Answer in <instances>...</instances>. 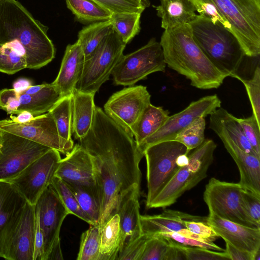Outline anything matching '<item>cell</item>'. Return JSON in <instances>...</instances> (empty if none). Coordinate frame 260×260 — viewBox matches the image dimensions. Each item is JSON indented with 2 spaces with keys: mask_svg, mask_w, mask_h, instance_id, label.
<instances>
[{
  "mask_svg": "<svg viewBox=\"0 0 260 260\" xmlns=\"http://www.w3.org/2000/svg\"><path fill=\"white\" fill-rule=\"evenodd\" d=\"M0 130L7 132L67 154L51 114L36 116L29 122L19 123L11 119L0 120Z\"/></svg>",
  "mask_w": 260,
  "mask_h": 260,
  "instance_id": "obj_17",
  "label": "cell"
},
{
  "mask_svg": "<svg viewBox=\"0 0 260 260\" xmlns=\"http://www.w3.org/2000/svg\"><path fill=\"white\" fill-rule=\"evenodd\" d=\"M243 133L255 152L260 155V124L252 114L247 118H237Z\"/></svg>",
  "mask_w": 260,
  "mask_h": 260,
  "instance_id": "obj_44",
  "label": "cell"
},
{
  "mask_svg": "<svg viewBox=\"0 0 260 260\" xmlns=\"http://www.w3.org/2000/svg\"><path fill=\"white\" fill-rule=\"evenodd\" d=\"M55 176L66 183L95 187L91 157L79 144L61 159Z\"/></svg>",
  "mask_w": 260,
  "mask_h": 260,
  "instance_id": "obj_19",
  "label": "cell"
},
{
  "mask_svg": "<svg viewBox=\"0 0 260 260\" xmlns=\"http://www.w3.org/2000/svg\"><path fill=\"white\" fill-rule=\"evenodd\" d=\"M231 77L237 78L244 85L252 109L253 114L260 124V69L258 66L253 76L249 79H245L237 73Z\"/></svg>",
  "mask_w": 260,
  "mask_h": 260,
  "instance_id": "obj_41",
  "label": "cell"
},
{
  "mask_svg": "<svg viewBox=\"0 0 260 260\" xmlns=\"http://www.w3.org/2000/svg\"><path fill=\"white\" fill-rule=\"evenodd\" d=\"M189 152L183 144L175 140L159 142L145 150L148 188L146 207L180 168L176 164L177 157Z\"/></svg>",
  "mask_w": 260,
  "mask_h": 260,
  "instance_id": "obj_8",
  "label": "cell"
},
{
  "mask_svg": "<svg viewBox=\"0 0 260 260\" xmlns=\"http://www.w3.org/2000/svg\"><path fill=\"white\" fill-rule=\"evenodd\" d=\"M51 185L69 213L73 214L89 223L88 218L82 210L74 194L66 182L55 176Z\"/></svg>",
  "mask_w": 260,
  "mask_h": 260,
  "instance_id": "obj_39",
  "label": "cell"
},
{
  "mask_svg": "<svg viewBox=\"0 0 260 260\" xmlns=\"http://www.w3.org/2000/svg\"><path fill=\"white\" fill-rule=\"evenodd\" d=\"M44 241V260L51 250L60 245L59 233L69 212L50 184L42 192L35 205Z\"/></svg>",
  "mask_w": 260,
  "mask_h": 260,
  "instance_id": "obj_16",
  "label": "cell"
},
{
  "mask_svg": "<svg viewBox=\"0 0 260 260\" xmlns=\"http://www.w3.org/2000/svg\"><path fill=\"white\" fill-rule=\"evenodd\" d=\"M145 5L146 7L148 6L149 5V3L148 0H143Z\"/></svg>",
  "mask_w": 260,
  "mask_h": 260,
  "instance_id": "obj_57",
  "label": "cell"
},
{
  "mask_svg": "<svg viewBox=\"0 0 260 260\" xmlns=\"http://www.w3.org/2000/svg\"><path fill=\"white\" fill-rule=\"evenodd\" d=\"M141 15L139 12L112 14V27L126 45L139 32Z\"/></svg>",
  "mask_w": 260,
  "mask_h": 260,
  "instance_id": "obj_35",
  "label": "cell"
},
{
  "mask_svg": "<svg viewBox=\"0 0 260 260\" xmlns=\"http://www.w3.org/2000/svg\"><path fill=\"white\" fill-rule=\"evenodd\" d=\"M35 232V205L26 202L1 234L0 257L8 260H32Z\"/></svg>",
  "mask_w": 260,
  "mask_h": 260,
  "instance_id": "obj_10",
  "label": "cell"
},
{
  "mask_svg": "<svg viewBox=\"0 0 260 260\" xmlns=\"http://www.w3.org/2000/svg\"><path fill=\"white\" fill-rule=\"evenodd\" d=\"M140 188H135L121 200L115 213L119 218L120 242L119 253L142 234L139 196ZM118 253V254H119Z\"/></svg>",
  "mask_w": 260,
  "mask_h": 260,
  "instance_id": "obj_21",
  "label": "cell"
},
{
  "mask_svg": "<svg viewBox=\"0 0 260 260\" xmlns=\"http://www.w3.org/2000/svg\"><path fill=\"white\" fill-rule=\"evenodd\" d=\"M225 251L230 259L232 260H253L252 254L241 250L228 243H225Z\"/></svg>",
  "mask_w": 260,
  "mask_h": 260,
  "instance_id": "obj_51",
  "label": "cell"
},
{
  "mask_svg": "<svg viewBox=\"0 0 260 260\" xmlns=\"http://www.w3.org/2000/svg\"><path fill=\"white\" fill-rule=\"evenodd\" d=\"M185 224L186 229L206 240L213 242L219 238L214 230L204 222L186 221Z\"/></svg>",
  "mask_w": 260,
  "mask_h": 260,
  "instance_id": "obj_48",
  "label": "cell"
},
{
  "mask_svg": "<svg viewBox=\"0 0 260 260\" xmlns=\"http://www.w3.org/2000/svg\"><path fill=\"white\" fill-rule=\"evenodd\" d=\"M85 60L82 47L77 41L66 49L57 76L52 84L62 97L70 95L80 78Z\"/></svg>",
  "mask_w": 260,
  "mask_h": 260,
  "instance_id": "obj_23",
  "label": "cell"
},
{
  "mask_svg": "<svg viewBox=\"0 0 260 260\" xmlns=\"http://www.w3.org/2000/svg\"><path fill=\"white\" fill-rule=\"evenodd\" d=\"M239 183L228 182L211 178L205 186L203 200L209 214L246 226L260 229V224L247 214L244 206Z\"/></svg>",
  "mask_w": 260,
  "mask_h": 260,
  "instance_id": "obj_9",
  "label": "cell"
},
{
  "mask_svg": "<svg viewBox=\"0 0 260 260\" xmlns=\"http://www.w3.org/2000/svg\"><path fill=\"white\" fill-rule=\"evenodd\" d=\"M216 144L205 139L198 147L188 154V164L180 168L147 208H165L174 204L185 191L196 186L207 176L213 161Z\"/></svg>",
  "mask_w": 260,
  "mask_h": 260,
  "instance_id": "obj_6",
  "label": "cell"
},
{
  "mask_svg": "<svg viewBox=\"0 0 260 260\" xmlns=\"http://www.w3.org/2000/svg\"><path fill=\"white\" fill-rule=\"evenodd\" d=\"M113 29L110 20L92 23L83 27L78 35L85 58L98 46L103 39Z\"/></svg>",
  "mask_w": 260,
  "mask_h": 260,
  "instance_id": "obj_34",
  "label": "cell"
},
{
  "mask_svg": "<svg viewBox=\"0 0 260 260\" xmlns=\"http://www.w3.org/2000/svg\"><path fill=\"white\" fill-rule=\"evenodd\" d=\"M61 159L58 151L50 149L7 182L27 203L35 205L42 192L51 184Z\"/></svg>",
  "mask_w": 260,
  "mask_h": 260,
  "instance_id": "obj_12",
  "label": "cell"
},
{
  "mask_svg": "<svg viewBox=\"0 0 260 260\" xmlns=\"http://www.w3.org/2000/svg\"><path fill=\"white\" fill-rule=\"evenodd\" d=\"M132 1L135 2L136 3H138L139 4H143L145 5L143 0H131Z\"/></svg>",
  "mask_w": 260,
  "mask_h": 260,
  "instance_id": "obj_56",
  "label": "cell"
},
{
  "mask_svg": "<svg viewBox=\"0 0 260 260\" xmlns=\"http://www.w3.org/2000/svg\"><path fill=\"white\" fill-rule=\"evenodd\" d=\"M62 95L51 83L30 86L24 91L16 93L18 105L16 114L27 111L34 116L49 112L61 98Z\"/></svg>",
  "mask_w": 260,
  "mask_h": 260,
  "instance_id": "obj_22",
  "label": "cell"
},
{
  "mask_svg": "<svg viewBox=\"0 0 260 260\" xmlns=\"http://www.w3.org/2000/svg\"><path fill=\"white\" fill-rule=\"evenodd\" d=\"M207 224L225 243L253 255L260 249V229L246 226L215 215L209 214Z\"/></svg>",
  "mask_w": 260,
  "mask_h": 260,
  "instance_id": "obj_18",
  "label": "cell"
},
{
  "mask_svg": "<svg viewBox=\"0 0 260 260\" xmlns=\"http://www.w3.org/2000/svg\"><path fill=\"white\" fill-rule=\"evenodd\" d=\"M166 67L160 43L152 38L140 49L123 55L111 75L116 85L132 86L150 74L164 72Z\"/></svg>",
  "mask_w": 260,
  "mask_h": 260,
  "instance_id": "obj_11",
  "label": "cell"
},
{
  "mask_svg": "<svg viewBox=\"0 0 260 260\" xmlns=\"http://www.w3.org/2000/svg\"><path fill=\"white\" fill-rule=\"evenodd\" d=\"M221 101L216 94L207 95L191 102L181 111L170 116L165 123L153 135L138 146L144 155L145 150L155 144L174 140L184 128L200 117H206L221 107Z\"/></svg>",
  "mask_w": 260,
  "mask_h": 260,
  "instance_id": "obj_14",
  "label": "cell"
},
{
  "mask_svg": "<svg viewBox=\"0 0 260 260\" xmlns=\"http://www.w3.org/2000/svg\"><path fill=\"white\" fill-rule=\"evenodd\" d=\"M35 117L30 112L27 111H23L16 114V116L11 115L10 119L17 123H23L30 121Z\"/></svg>",
  "mask_w": 260,
  "mask_h": 260,
  "instance_id": "obj_53",
  "label": "cell"
},
{
  "mask_svg": "<svg viewBox=\"0 0 260 260\" xmlns=\"http://www.w3.org/2000/svg\"><path fill=\"white\" fill-rule=\"evenodd\" d=\"M68 8L82 23L110 20L112 13L90 0H65Z\"/></svg>",
  "mask_w": 260,
  "mask_h": 260,
  "instance_id": "obj_33",
  "label": "cell"
},
{
  "mask_svg": "<svg viewBox=\"0 0 260 260\" xmlns=\"http://www.w3.org/2000/svg\"><path fill=\"white\" fill-rule=\"evenodd\" d=\"M253 260H260V249L258 250L254 254Z\"/></svg>",
  "mask_w": 260,
  "mask_h": 260,
  "instance_id": "obj_55",
  "label": "cell"
},
{
  "mask_svg": "<svg viewBox=\"0 0 260 260\" xmlns=\"http://www.w3.org/2000/svg\"><path fill=\"white\" fill-rule=\"evenodd\" d=\"M113 13L139 12L142 13L146 6L131 0H90Z\"/></svg>",
  "mask_w": 260,
  "mask_h": 260,
  "instance_id": "obj_43",
  "label": "cell"
},
{
  "mask_svg": "<svg viewBox=\"0 0 260 260\" xmlns=\"http://www.w3.org/2000/svg\"><path fill=\"white\" fill-rule=\"evenodd\" d=\"M207 216L192 215L172 209H166L157 215L140 216L142 233L152 236L186 228V221H199L207 223Z\"/></svg>",
  "mask_w": 260,
  "mask_h": 260,
  "instance_id": "obj_24",
  "label": "cell"
},
{
  "mask_svg": "<svg viewBox=\"0 0 260 260\" xmlns=\"http://www.w3.org/2000/svg\"><path fill=\"white\" fill-rule=\"evenodd\" d=\"M2 131L0 181L8 182L51 148L17 135Z\"/></svg>",
  "mask_w": 260,
  "mask_h": 260,
  "instance_id": "obj_13",
  "label": "cell"
},
{
  "mask_svg": "<svg viewBox=\"0 0 260 260\" xmlns=\"http://www.w3.org/2000/svg\"><path fill=\"white\" fill-rule=\"evenodd\" d=\"M186 260H230L225 251L183 245Z\"/></svg>",
  "mask_w": 260,
  "mask_h": 260,
  "instance_id": "obj_46",
  "label": "cell"
},
{
  "mask_svg": "<svg viewBox=\"0 0 260 260\" xmlns=\"http://www.w3.org/2000/svg\"><path fill=\"white\" fill-rule=\"evenodd\" d=\"M209 115V127L218 136L229 138L247 153L260 158L246 139L237 117L221 107Z\"/></svg>",
  "mask_w": 260,
  "mask_h": 260,
  "instance_id": "obj_25",
  "label": "cell"
},
{
  "mask_svg": "<svg viewBox=\"0 0 260 260\" xmlns=\"http://www.w3.org/2000/svg\"><path fill=\"white\" fill-rule=\"evenodd\" d=\"M159 1V5L153 7L161 18V27L165 30L188 24L197 15L189 0Z\"/></svg>",
  "mask_w": 260,
  "mask_h": 260,
  "instance_id": "obj_27",
  "label": "cell"
},
{
  "mask_svg": "<svg viewBox=\"0 0 260 260\" xmlns=\"http://www.w3.org/2000/svg\"><path fill=\"white\" fill-rule=\"evenodd\" d=\"M218 137L237 166L239 183L243 189L260 196V158L247 153L229 138Z\"/></svg>",
  "mask_w": 260,
  "mask_h": 260,
  "instance_id": "obj_20",
  "label": "cell"
},
{
  "mask_svg": "<svg viewBox=\"0 0 260 260\" xmlns=\"http://www.w3.org/2000/svg\"><path fill=\"white\" fill-rule=\"evenodd\" d=\"M32 260H44V241L38 213L35 211V232Z\"/></svg>",
  "mask_w": 260,
  "mask_h": 260,
  "instance_id": "obj_49",
  "label": "cell"
},
{
  "mask_svg": "<svg viewBox=\"0 0 260 260\" xmlns=\"http://www.w3.org/2000/svg\"><path fill=\"white\" fill-rule=\"evenodd\" d=\"M26 202L10 183L0 181V237L7 224Z\"/></svg>",
  "mask_w": 260,
  "mask_h": 260,
  "instance_id": "obj_31",
  "label": "cell"
},
{
  "mask_svg": "<svg viewBox=\"0 0 260 260\" xmlns=\"http://www.w3.org/2000/svg\"><path fill=\"white\" fill-rule=\"evenodd\" d=\"M159 43L166 65L189 79L192 86L217 88L227 77L195 42L188 23L165 30Z\"/></svg>",
  "mask_w": 260,
  "mask_h": 260,
  "instance_id": "obj_2",
  "label": "cell"
},
{
  "mask_svg": "<svg viewBox=\"0 0 260 260\" xmlns=\"http://www.w3.org/2000/svg\"><path fill=\"white\" fill-rule=\"evenodd\" d=\"M126 44L113 29L85 58L82 72L75 89L95 93L107 81L123 56Z\"/></svg>",
  "mask_w": 260,
  "mask_h": 260,
  "instance_id": "obj_7",
  "label": "cell"
},
{
  "mask_svg": "<svg viewBox=\"0 0 260 260\" xmlns=\"http://www.w3.org/2000/svg\"><path fill=\"white\" fill-rule=\"evenodd\" d=\"M79 140L92 162L101 231L115 213L122 198L131 190L140 188L139 164L144 155L133 136L96 106L91 127Z\"/></svg>",
  "mask_w": 260,
  "mask_h": 260,
  "instance_id": "obj_1",
  "label": "cell"
},
{
  "mask_svg": "<svg viewBox=\"0 0 260 260\" xmlns=\"http://www.w3.org/2000/svg\"><path fill=\"white\" fill-rule=\"evenodd\" d=\"M31 81L27 78H21L17 79L13 84V89L17 92L21 93L31 86Z\"/></svg>",
  "mask_w": 260,
  "mask_h": 260,
  "instance_id": "obj_52",
  "label": "cell"
},
{
  "mask_svg": "<svg viewBox=\"0 0 260 260\" xmlns=\"http://www.w3.org/2000/svg\"><path fill=\"white\" fill-rule=\"evenodd\" d=\"M120 242V228L117 213L114 214L101 231V260L117 259Z\"/></svg>",
  "mask_w": 260,
  "mask_h": 260,
  "instance_id": "obj_32",
  "label": "cell"
},
{
  "mask_svg": "<svg viewBox=\"0 0 260 260\" xmlns=\"http://www.w3.org/2000/svg\"><path fill=\"white\" fill-rule=\"evenodd\" d=\"M231 28L245 56L260 54V0H209Z\"/></svg>",
  "mask_w": 260,
  "mask_h": 260,
  "instance_id": "obj_5",
  "label": "cell"
},
{
  "mask_svg": "<svg viewBox=\"0 0 260 260\" xmlns=\"http://www.w3.org/2000/svg\"><path fill=\"white\" fill-rule=\"evenodd\" d=\"M188 24L194 41L209 60L227 77L237 74L245 54L235 35L200 15Z\"/></svg>",
  "mask_w": 260,
  "mask_h": 260,
  "instance_id": "obj_4",
  "label": "cell"
},
{
  "mask_svg": "<svg viewBox=\"0 0 260 260\" xmlns=\"http://www.w3.org/2000/svg\"><path fill=\"white\" fill-rule=\"evenodd\" d=\"M47 28L16 0H0V44L14 42L24 50L27 68L40 69L55 57Z\"/></svg>",
  "mask_w": 260,
  "mask_h": 260,
  "instance_id": "obj_3",
  "label": "cell"
},
{
  "mask_svg": "<svg viewBox=\"0 0 260 260\" xmlns=\"http://www.w3.org/2000/svg\"><path fill=\"white\" fill-rule=\"evenodd\" d=\"M242 196L244 208L249 216L260 224V196L243 189Z\"/></svg>",
  "mask_w": 260,
  "mask_h": 260,
  "instance_id": "obj_47",
  "label": "cell"
},
{
  "mask_svg": "<svg viewBox=\"0 0 260 260\" xmlns=\"http://www.w3.org/2000/svg\"><path fill=\"white\" fill-rule=\"evenodd\" d=\"M169 245L168 238L156 235L146 242L140 260H164Z\"/></svg>",
  "mask_w": 260,
  "mask_h": 260,
  "instance_id": "obj_42",
  "label": "cell"
},
{
  "mask_svg": "<svg viewBox=\"0 0 260 260\" xmlns=\"http://www.w3.org/2000/svg\"><path fill=\"white\" fill-rule=\"evenodd\" d=\"M27 68L26 57L11 43L0 44V72L14 74Z\"/></svg>",
  "mask_w": 260,
  "mask_h": 260,
  "instance_id": "obj_36",
  "label": "cell"
},
{
  "mask_svg": "<svg viewBox=\"0 0 260 260\" xmlns=\"http://www.w3.org/2000/svg\"><path fill=\"white\" fill-rule=\"evenodd\" d=\"M157 235L170 238L173 241L185 246L204 248L217 251L225 250L214 244L213 242L201 238L186 228L181 229L177 232L165 233Z\"/></svg>",
  "mask_w": 260,
  "mask_h": 260,
  "instance_id": "obj_40",
  "label": "cell"
},
{
  "mask_svg": "<svg viewBox=\"0 0 260 260\" xmlns=\"http://www.w3.org/2000/svg\"><path fill=\"white\" fill-rule=\"evenodd\" d=\"M49 112L54 118L59 136L68 154L74 146L72 138L73 128L71 94L61 98Z\"/></svg>",
  "mask_w": 260,
  "mask_h": 260,
  "instance_id": "obj_29",
  "label": "cell"
},
{
  "mask_svg": "<svg viewBox=\"0 0 260 260\" xmlns=\"http://www.w3.org/2000/svg\"><path fill=\"white\" fill-rule=\"evenodd\" d=\"M205 117L197 118L176 137L174 140L183 144L189 151L200 146L205 140Z\"/></svg>",
  "mask_w": 260,
  "mask_h": 260,
  "instance_id": "obj_38",
  "label": "cell"
},
{
  "mask_svg": "<svg viewBox=\"0 0 260 260\" xmlns=\"http://www.w3.org/2000/svg\"><path fill=\"white\" fill-rule=\"evenodd\" d=\"M94 95L76 89L71 94L73 134L76 139L84 137L91 127L95 108Z\"/></svg>",
  "mask_w": 260,
  "mask_h": 260,
  "instance_id": "obj_26",
  "label": "cell"
},
{
  "mask_svg": "<svg viewBox=\"0 0 260 260\" xmlns=\"http://www.w3.org/2000/svg\"><path fill=\"white\" fill-rule=\"evenodd\" d=\"M66 183L74 194L80 208L88 219L89 224L99 226L101 207L95 187Z\"/></svg>",
  "mask_w": 260,
  "mask_h": 260,
  "instance_id": "obj_30",
  "label": "cell"
},
{
  "mask_svg": "<svg viewBox=\"0 0 260 260\" xmlns=\"http://www.w3.org/2000/svg\"><path fill=\"white\" fill-rule=\"evenodd\" d=\"M101 231L98 225H90L82 233L77 260H101Z\"/></svg>",
  "mask_w": 260,
  "mask_h": 260,
  "instance_id": "obj_37",
  "label": "cell"
},
{
  "mask_svg": "<svg viewBox=\"0 0 260 260\" xmlns=\"http://www.w3.org/2000/svg\"><path fill=\"white\" fill-rule=\"evenodd\" d=\"M188 154H182L177 157L176 164L179 168L184 167L188 164L189 161Z\"/></svg>",
  "mask_w": 260,
  "mask_h": 260,
  "instance_id": "obj_54",
  "label": "cell"
},
{
  "mask_svg": "<svg viewBox=\"0 0 260 260\" xmlns=\"http://www.w3.org/2000/svg\"><path fill=\"white\" fill-rule=\"evenodd\" d=\"M168 239L169 245L165 253L164 260H186L183 245L170 238Z\"/></svg>",
  "mask_w": 260,
  "mask_h": 260,
  "instance_id": "obj_50",
  "label": "cell"
},
{
  "mask_svg": "<svg viewBox=\"0 0 260 260\" xmlns=\"http://www.w3.org/2000/svg\"><path fill=\"white\" fill-rule=\"evenodd\" d=\"M150 98L146 86L124 88L109 98L104 105V112L132 134L133 126L144 109L151 104Z\"/></svg>",
  "mask_w": 260,
  "mask_h": 260,
  "instance_id": "obj_15",
  "label": "cell"
},
{
  "mask_svg": "<svg viewBox=\"0 0 260 260\" xmlns=\"http://www.w3.org/2000/svg\"><path fill=\"white\" fill-rule=\"evenodd\" d=\"M169 112L150 104L133 126L131 133L137 145L155 133L169 118Z\"/></svg>",
  "mask_w": 260,
  "mask_h": 260,
  "instance_id": "obj_28",
  "label": "cell"
},
{
  "mask_svg": "<svg viewBox=\"0 0 260 260\" xmlns=\"http://www.w3.org/2000/svg\"><path fill=\"white\" fill-rule=\"evenodd\" d=\"M1 137H2V131L0 130V143L1 141Z\"/></svg>",
  "mask_w": 260,
  "mask_h": 260,
  "instance_id": "obj_58",
  "label": "cell"
},
{
  "mask_svg": "<svg viewBox=\"0 0 260 260\" xmlns=\"http://www.w3.org/2000/svg\"><path fill=\"white\" fill-rule=\"evenodd\" d=\"M152 236L142 234L128 244L118 255V260H140L147 241Z\"/></svg>",
  "mask_w": 260,
  "mask_h": 260,
  "instance_id": "obj_45",
  "label": "cell"
}]
</instances>
